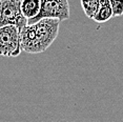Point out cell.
<instances>
[{
  "instance_id": "4",
  "label": "cell",
  "mask_w": 123,
  "mask_h": 122,
  "mask_svg": "<svg viewBox=\"0 0 123 122\" xmlns=\"http://www.w3.org/2000/svg\"><path fill=\"white\" fill-rule=\"evenodd\" d=\"M20 53L19 30L14 25L0 27V56L17 57Z\"/></svg>"
},
{
  "instance_id": "5",
  "label": "cell",
  "mask_w": 123,
  "mask_h": 122,
  "mask_svg": "<svg viewBox=\"0 0 123 122\" xmlns=\"http://www.w3.org/2000/svg\"><path fill=\"white\" fill-rule=\"evenodd\" d=\"M20 11L27 20L35 18L40 11V0H23L20 4Z\"/></svg>"
},
{
  "instance_id": "7",
  "label": "cell",
  "mask_w": 123,
  "mask_h": 122,
  "mask_svg": "<svg viewBox=\"0 0 123 122\" xmlns=\"http://www.w3.org/2000/svg\"><path fill=\"white\" fill-rule=\"evenodd\" d=\"M81 6L83 9V12L88 18L93 19L95 15L97 14V11L99 9V0H82L81 1Z\"/></svg>"
},
{
  "instance_id": "3",
  "label": "cell",
  "mask_w": 123,
  "mask_h": 122,
  "mask_svg": "<svg viewBox=\"0 0 123 122\" xmlns=\"http://www.w3.org/2000/svg\"><path fill=\"white\" fill-rule=\"evenodd\" d=\"M20 0H0V27L14 25L20 30L27 25V19L20 11Z\"/></svg>"
},
{
  "instance_id": "6",
  "label": "cell",
  "mask_w": 123,
  "mask_h": 122,
  "mask_svg": "<svg viewBox=\"0 0 123 122\" xmlns=\"http://www.w3.org/2000/svg\"><path fill=\"white\" fill-rule=\"evenodd\" d=\"M111 18H113V13H111L110 0H99V9L93 20L98 23H104Z\"/></svg>"
},
{
  "instance_id": "2",
  "label": "cell",
  "mask_w": 123,
  "mask_h": 122,
  "mask_svg": "<svg viewBox=\"0 0 123 122\" xmlns=\"http://www.w3.org/2000/svg\"><path fill=\"white\" fill-rule=\"evenodd\" d=\"M69 18V3L68 0H41L40 11L35 18L27 20V25H32L42 19H56L63 21Z\"/></svg>"
},
{
  "instance_id": "1",
  "label": "cell",
  "mask_w": 123,
  "mask_h": 122,
  "mask_svg": "<svg viewBox=\"0 0 123 122\" xmlns=\"http://www.w3.org/2000/svg\"><path fill=\"white\" fill-rule=\"evenodd\" d=\"M60 21L56 19H42L32 25L19 30L21 51L30 54H39L46 51L57 38Z\"/></svg>"
},
{
  "instance_id": "8",
  "label": "cell",
  "mask_w": 123,
  "mask_h": 122,
  "mask_svg": "<svg viewBox=\"0 0 123 122\" xmlns=\"http://www.w3.org/2000/svg\"><path fill=\"white\" fill-rule=\"evenodd\" d=\"M113 17H119L123 15V0H110Z\"/></svg>"
}]
</instances>
